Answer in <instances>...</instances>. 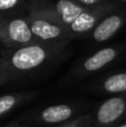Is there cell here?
<instances>
[{"label":"cell","instance_id":"5bb4252c","mask_svg":"<svg viewBox=\"0 0 126 127\" xmlns=\"http://www.w3.org/2000/svg\"><path fill=\"white\" fill-rule=\"evenodd\" d=\"M120 127H126V125H122V126H120Z\"/></svg>","mask_w":126,"mask_h":127},{"label":"cell","instance_id":"277c9868","mask_svg":"<svg viewBox=\"0 0 126 127\" xmlns=\"http://www.w3.org/2000/svg\"><path fill=\"white\" fill-rule=\"evenodd\" d=\"M47 57L45 48L39 45H26L11 56V64L20 70H28L39 66Z\"/></svg>","mask_w":126,"mask_h":127},{"label":"cell","instance_id":"3957f363","mask_svg":"<svg viewBox=\"0 0 126 127\" xmlns=\"http://www.w3.org/2000/svg\"><path fill=\"white\" fill-rule=\"evenodd\" d=\"M0 39L8 44L29 45L33 39L28 20L24 18H13L0 21Z\"/></svg>","mask_w":126,"mask_h":127},{"label":"cell","instance_id":"5b68a950","mask_svg":"<svg viewBox=\"0 0 126 127\" xmlns=\"http://www.w3.org/2000/svg\"><path fill=\"white\" fill-rule=\"evenodd\" d=\"M124 11H120L116 13H108L103 19H100L94 27L93 38L96 41H105L112 38L123 26L125 21Z\"/></svg>","mask_w":126,"mask_h":127},{"label":"cell","instance_id":"ba28073f","mask_svg":"<svg viewBox=\"0 0 126 127\" xmlns=\"http://www.w3.org/2000/svg\"><path fill=\"white\" fill-rule=\"evenodd\" d=\"M71 115V108L67 105H57L48 107L42 112V119L48 123H58L66 121Z\"/></svg>","mask_w":126,"mask_h":127},{"label":"cell","instance_id":"6da1fadb","mask_svg":"<svg viewBox=\"0 0 126 127\" xmlns=\"http://www.w3.org/2000/svg\"><path fill=\"white\" fill-rule=\"evenodd\" d=\"M50 17L64 25L71 33H85L100 19L117 9V3L105 1L96 6H83L74 0H35Z\"/></svg>","mask_w":126,"mask_h":127},{"label":"cell","instance_id":"52a82bcc","mask_svg":"<svg viewBox=\"0 0 126 127\" xmlns=\"http://www.w3.org/2000/svg\"><path fill=\"white\" fill-rule=\"evenodd\" d=\"M116 57V50L114 48H104L94 54L92 57L85 62L84 67L88 71H95L99 68L104 67L106 64L111 63Z\"/></svg>","mask_w":126,"mask_h":127},{"label":"cell","instance_id":"8992f818","mask_svg":"<svg viewBox=\"0 0 126 127\" xmlns=\"http://www.w3.org/2000/svg\"><path fill=\"white\" fill-rule=\"evenodd\" d=\"M125 109V103L122 98H111L99 107L97 118L100 123L108 124L117 119Z\"/></svg>","mask_w":126,"mask_h":127},{"label":"cell","instance_id":"7a4b0ae2","mask_svg":"<svg viewBox=\"0 0 126 127\" xmlns=\"http://www.w3.org/2000/svg\"><path fill=\"white\" fill-rule=\"evenodd\" d=\"M28 12L27 20L36 39L49 41L71 33L64 25L50 17L35 0H31Z\"/></svg>","mask_w":126,"mask_h":127},{"label":"cell","instance_id":"8fae6325","mask_svg":"<svg viewBox=\"0 0 126 127\" xmlns=\"http://www.w3.org/2000/svg\"><path fill=\"white\" fill-rule=\"evenodd\" d=\"M24 0H0V12L9 11L17 8Z\"/></svg>","mask_w":126,"mask_h":127},{"label":"cell","instance_id":"4fadbf2b","mask_svg":"<svg viewBox=\"0 0 126 127\" xmlns=\"http://www.w3.org/2000/svg\"><path fill=\"white\" fill-rule=\"evenodd\" d=\"M1 20H2V16L0 15V21H1Z\"/></svg>","mask_w":126,"mask_h":127},{"label":"cell","instance_id":"9c48e42d","mask_svg":"<svg viewBox=\"0 0 126 127\" xmlns=\"http://www.w3.org/2000/svg\"><path fill=\"white\" fill-rule=\"evenodd\" d=\"M105 89L109 93H121L126 90V74H117L109 77L104 84Z\"/></svg>","mask_w":126,"mask_h":127},{"label":"cell","instance_id":"30bf717a","mask_svg":"<svg viewBox=\"0 0 126 127\" xmlns=\"http://www.w3.org/2000/svg\"><path fill=\"white\" fill-rule=\"evenodd\" d=\"M15 98L12 96H3L0 98V114L8 112L15 105Z\"/></svg>","mask_w":126,"mask_h":127},{"label":"cell","instance_id":"7c38bea8","mask_svg":"<svg viewBox=\"0 0 126 127\" xmlns=\"http://www.w3.org/2000/svg\"><path fill=\"white\" fill-rule=\"evenodd\" d=\"M75 2L79 4H83V6H96V4H99V3H103L105 1H108V0H74Z\"/></svg>","mask_w":126,"mask_h":127}]
</instances>
